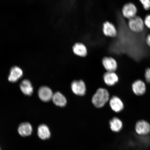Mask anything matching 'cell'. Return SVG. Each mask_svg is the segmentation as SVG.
<instances>
[{"mask_svg":"<svg viewBox=\"0 0 150 150\" xmlns=\"http://www.w3.org/2000/svg\"><path fill=\"white\" fill-rule=\"evenodd\" d=\"M53 94L51 89L47 86H42L38 90L39 98L44 102H48L52 100Z\"/></svg>","mask_w":150,"mask_h":150,"instance_id":"cell-6","label":"cell"},{"mask_svg":"<svg viewBox=\"0 0 150 150\" xmlns=\"http://www.w3.org/2000/svg\"><path fill=\"white\" fill-rule=\"evenodd\" d=\"M110 105L113 111L116 112H121L124 108V104L121 99L119 97L114 96L110 101Z\"/></svg>","mask_w":150,"mask_h":150,"instance_id":"cell-11","label":"cell"},{"mask_svg":"<svg viewBox=\"0 0 150 150\" xmlns=\"http://www.w3.org/2000/svg\"><path fill=\"white\" fill-rule=\"evenodd\" d=\"M52 100L56 106L61 107H64L67 103V99L65 97L59 92L53 94Z\"/></svg>","mask_w":150,"mask_h":150,"instance_id":"cell-15","label":"cell"},{"mask_svg":"<svg viewBox=\"0 0 150 150\" xmlns=\"http://www.w3.org/2000/svg\"><path fill=\"white\" fill-rule=\"evenodd\" d=\"M73 52L76 55L84 57L87 55V48L84 45L81 43H76L73 47Z\"/></svg>","mask_w":150,"mask_h":150,"instance_id":"cell-17","label":"cell"},{"mask_svg":"<svg viewBox=\"0 0 150 150\" xmlns=\"http://www.w3.org/2000/svg\"><path fill=\"white\" fill-rule=\"evenodd\" d=\"M0 150H1V148H0Z\"/></svg>","mask_w":150,"mask_h":150,"instance_id":"cell-23","label":"cell"},{"mask_svg":"<svg viewBox=\"0 0 150 150\" xmlns=\"http://www.w3.org/2000/svg\"><path fill=\"white\" fill-rule=\"evenodd\" d=\"M103 31L106 36L114 37L117 36V31L114 24L110 22L106 21L103 25Z\"/></svg>","mask_w":150,"mask_h":150,"instance_id":"cell-10","label":"cell"},{"mask_svg":"<svg viewBox=\"0 0 150 150\" xmlns=\"http://www.w3.org/2000/svg\"><path fill=\"white\" fill-rule=\"evenodd\" d=\"M144 22L146 27L150 29V14L146 17Z\"/></svg>","mask_w":150,"mask_h":150,"instance_id":"cell-20","label":"cell"},{"mask_svg":"<svg viewBox=\"0 0 150 150\" xmlns=\"http://www.w3.org/2000/svg\"><path fill=\"white\" fill-rule=\"evenodd\" d=\"M20 89L24 95L31 96L33 93V88L31 82L28 80H24L20 85Z\"/></svg>","mask_w":150,"mask_h":150,"instance_id":"cell-16","label":"cell"},{"mask_svg":"<svg viewBox=\"0 0 150 150\" xmlns=\"http://www.w3.org/2000/svg\"><path fill=\"white\" fill-rule=\"evenodd\" d=\"M139 1L145 10H148L150 9V0H139Z\"/></svg>","mask_w":150,"mask_h":150,"instance_id":"cell-19","label":"cell"},{"mask_svg":"<svg viewBox=\"0 0 150 150\" xmlns=\"http://www.w3.org/2000/svg\"><path fill=\"white\" fill-rule=\"evenodd\" d=\"M144 22L142 19L139 16H136L129 19L128 26L133 32L140 33L143 31L144 29Z\"/></svg>","mask_w":150,"mask_h":150,"instance_id":"cell-2","label":"cell"},{"mask_svg":"<svg viewBox=\"0 0 150 150\" xmlns=\"http://www.w3.org/2000/svg\"><path fill=\"white\" fill-rule=\"evenodd\" d=\"M110 129L114 132H118L122 130L123 127V123L120 119L114 117L110 121Z\"/></svg>","mask_w":150,"mask_h":150,"instance_id":"cell-18","label":"cell"},{"mask_svg":"<svg viewBox=\"0 0 150 150\" xmlns=\"http://www.w3.org/2000/svg\"><path fill=\"white\" fill-rule=\"evenodd\" d=\"M110 95L105 89L100 88L97 90L92 98V102L95 107H103L109 99Z\"/></svg>","mask_w":150,"mask_h":150,"instance_id":"cell-1","label":"cell"},{"mask_svg":"<svg viewBox=\"0 0 150 150\" xmlns=\"http://www.w3.org/2000/svg\"><path fill=\"white\" fill-rule=\"evenodd\" d=\"M23 72L22 69L18 67H14L11 69L8 76L9 81L16 82L23 76Z\"/></svg>","mask_w":150,"mask_h":150,"instance_id":"cell-13","label":"cell"},{"mask_svg":"<svg viewBox=\"0 0 150 150\" xmlns=\"http://www.w3.org/2000/svg\"><path fill=\"white\" fill-rule=\"evenodd\" d=\"M137 9L134 4L129 3L123 6L122 9V13L125 18L130 19L136 16Z\"/></svg>","mask_w":150,"mask_h":150,"instance_id":"cell-5","label":"cell"},{"mask_svg":"<svg viewBox=\"0 0 150 150\" xmlns=\"http://www.w3.org/2000/svg\"><path fill=\"white\" fill-rule=\"evenodd\" d=\"M71 89L73 93L76 95L83 96L86 91L85 83L82 80H75L71 84Z\"/></svg>","mask_w":150,"mask_h":150,"instance_id":"cell-3","label":"cell"},{"mask_svg":"<svg viewBox=\"0 0 150 150\" xmlns=\"http://www.w3.org/2000/svg\"><path fill=\"white\" fill-rule=\"evenodd\" d=\"M37 134L39 138L43 140L49 139L51 136L49 128L46 125H39L37 129Z\"/></svg>","mask_w":150,"mask_h":150,"instance_id":"cell-14","label":"cell"},{"mask_svg":"<svg viewBox=\"0 0 150 150\" xmlns=\"http://www.w3.org/2000/svg\"><path fill=\"white\" fill-rule=\"evenodd\" d=\"M145 79L147 81L150 83V69L149 68L146 69L145 73Z\"/></svg>","mask_w":150,"mask_h":150,"instance_id":"cell-21","label":"cell"},{"mask_svg":"<svg viewBox=\"0 0 150 150\" xmlns=\"http://www.w3.org/2000/svg\"><path fill=\"white\" fill-rule=\"evenodd\" d=\"M146 42L148 45L150 47V34L148 35L146 38Z\"/></svg>","mask_w":150,"mask_h":150,"instance_id":"cell-22","label":"cell"},{"mask_svg":"<svg viewBox=\"0 0 150 150\" xmlns=\"http://www.w3.org/2000/svg\"><path fill=\"white\" fill-rule=\"evenodd\" d=\"M135 129L137 134L139 135H147L150 133V125L147 122L141 120L137 122Z\"/></svg>","mask_w":150,"mask_h":150,"instance_id":"cell-4","label":"cell"},{"mask_svg":"<svg viewBox=\"0 0 150 150\" xmlns=\"http://www.w3.org/2000/svg\"><path fill=\"white\" fill-rule=\"evenodd\" d=\"M105 83L108 86H113L119 81L117 75L113 72H107L103 76Z\"/></svg>","mask_w":150,"mask_h":150,"instance_id":"cell-12","label":"cell"},{"mask_svg":"<svg viewBox=\"0 0 150 150\" xmlns=\"http://www.w3.org/2000/svg\"><path fill=\"white\" fill-rule=\"evenodd\" d=\"M102 64L107 72H113L117 70V61L113 58L105 57L102 60Z\"/></svg>","mask_w":150,"mask_h":150,"instance_id":"cell-7","label":"cell"},{"mask_svg":"<svg viewBox=\"0 0 150 150\" xmlns=\"http://www.w3.org/2000/svg\"><path fill=\"white\" fill-rule=\"evenodd\" d=\"M132 89L135 94L141 96L145 94L146 91V84L142 81L138 80L132 84Z\"/></svg>","mask_w":150,"mask_h":150,"instance_id":"cell-8","label":"cell"},{"mask_svg":"<svg viewBox=\"0 0 150 150\" xmlns=\"http://www.w3.org/2000/svg\"><path fill=\"white\" fill-rule=\"evenodd\" d=\"M18 130L20 135L23 137H26L30 136L32 134L33 128L30 123L24 122L19 125Z\"/></svg>","mask_w":150,"mask_h":150,"instance_id":"cell-9","label":"cell"}]
</instances>
